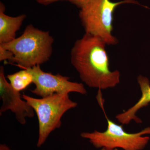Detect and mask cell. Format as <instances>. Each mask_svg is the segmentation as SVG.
<instances>
[{"mask_svg": "<svg viewBox=\"0 0 150 150\" xmlns=\"http://www.w3.org/2000/svg\"><path fill=\"white\" fill-rule=\"evenodd\" d=\"M106 45L99 38L86 33L71 50V64L81 80L99 90L115 87L120 82V72L110 69Z\"/></svg>", "mask_w": 150, "mask_h": 150, "instance_id": "1", "label": "cell"}, {"mask_svg": "<svg viewBox=\"0 0 150 150\" xmlns=\"http://www.w3.org/2000/svg\"><path fill=\"white\" fill-rule=\"evenodd\" d=\"M54 39L48 31L29 24L22 34L13 41L0 44L11 51L13 56L9 62L22 69L44 64L53 53Z\"/></svg>", "mask_w": 150, "mask_h": 150, "instance_id": "2", "label": "cell"}, {"mask_svg": "<svg viewBox=\"0 0 150 150\" xmlns=\"http://www.w3.org/2000/svg\"><path fill=\"white\" fill-rule=\"evenodd\" d=\"M22 97L32 108L37 116L38 148L45 143L53 131L61 127L63 115L78 105L76 102L70 99L69 94L55 93L39 98L25 94Z\"/></svg>", "mask_w": 150, "mask_h": 150, "instance_id": "3", "label": "cell"}, {"mask_svg": "<svg viewBox=\"0 0 150 150\" xmlns=\"http://www.w3.org/2000/svg\"><path fill=\"white\" fill-rule=\"evenodd\" d=\"M125 4H139L135 0L112 2L110 0H91L80 8L79 17L86 33L102 39L107 45H115L118 40L112 35L113 14L118 6Z\"/></svg>", "mask_w": 150, "mask_h": 150, "instance_id": "4", "label": "cell"}, {"mask_svg": "<svg viewBox=\"0 0 150 150\" xmlns=\"http://www.w3.org/2000/svg\"><path fill=\"white\" fill-rule=\"evenodd\" d=\"M104 112L107 121L106 130L103 132L95 130L91 132H82L80 135L81 138L88 140L96 149L143 150L146 147L150 138L145 135H150V127L137 133H128L123 126L110 120L104 111Z\"/></svg>", "mask_w": 150, "mask_h": 150, "instance_id": "5", "label": "cell"}, {"mask_svg": "<svg viewBox=\"0 0 150 150\" xmlns=\"http://www.w3.org/2000/svg\"><path fill=\"white\" fill-rule=\"evenodd\" d=\"M32 76L35 88L31 91L35 95L41 98L55 93L69 94L75 92L81 94H87L83 84L72 82L70 78L60 74H53L44 72L40 65L26 69Z\"/></svg>", "mask_w": 150, "mask_h": 150, "instance_id": "6", "label": "cell"}, {"mask_svg": "<svg viewBox=\"0 0 150 150\" xmlns=\"http://www.w3.org/2000/svg\"><path fill=\"white\" fill-rule=\"evenodd\" d=\"M0 97L2 101L0 108L1 115L11 110L21 125L25 124L27 118L34 117L35 112L32 108L22 98L19 92L14 89L7 80L3 66L0 67Z\"/></svg>", "mask_w": 150, "mask_h": 150, "instance_id": "7", "label": "cell"}, {"mask_svg": "<svg viewBox=\"0 0 150 150\" xmlns=\"http://www.w3.org/2000/svg\"><path fill=\"white\" fill-rule=\"evenodd\" d=\"M137 81L139 86L142 96L138 102L128 110L115 116L118 122L122 125H127L131 121L137 123H142V121L136 114L140 109L146 107L150 103V82L146 77L139 75L137 78Z\"/></svg>", "mask_w": 150, "mask_h": 150, "instance_id": "8", "label": "cell"}, {"mask_svg": "<svg viewBox=\"0 0 150 150\" xmlns=\"http://www.w3.org/2000/svg\"><path fill=\"white\" fill-rule=\"evenodd\" d=\"M5 6L0 3V44L11 42L16 38V32L20 29L26 15L12 17L7 15Z\"/></svg>", "mask_w": 150, "mask_h": 150, "instance_id": "9", "label": "cell"}, {"mask_svg": "<svg viewBox=\"0 0 150 150\" xmlns=\"http://www.w3.org/2000/svg\"><path fill=\"white\" fill-rule=\"evenodd\" d=\"M7 79L14 89L19 92L26 89L33 83L32 75L26 69H23L13 74H8Z\"/></svg>", "mask_w": 150, "mask_h": 150, "instance_id": "10", "label": "cell"}, {"mask_svg": "<svg viewBox=\"0 0 150 150\" xmlns=\"http://www.w3.org/2000/svg\"><path fill=\"white\" fill-rule=\"evenodd\" d=\"M38 4L43 5L47 6L51 4L54 2L59 1H68L70 3L75 5L79 8H81L85 6L91 0H35Z\"/></svg>", "mask_w": 150, "mask_h": 150, "instance_id": "11", "label": "cell"}, {"mask_svg": "<svg viewBox=\"0 0 150 150\" xmlns=\"http://www.w3.org/2000/svg\"><path fill=\"white\" fill-rule=\"evenodd\" d=\"M13 55L11 51L6 49L0 44V61H5L8 60L10 61L13 57Z\"/></svg>", "mask_w": 150, "mask_h": 150, "instance_id": "12", "label": "cell"}, {"mask_svg": "<svg viewBox=\"0 0 150 150\" xmlns=\"http://www.w3.org/2000/svg\"><path fill=\"white\" fill-rule=\"evenodd\" d=\"M0 150H11L7 145L5 144H1L0 145Z\"/></svg>", "mask_w": 150, "mask_h": 150, "instance_id": "13", "label": "cell"}, {"mask_svg": "<svg viewBox=\"0 0 150 150\" xmlns=\"http://www.w3.org/2000/svg\"><path fill=\"white\" fill-rule=\"evenodd\" d=\"M99 150H119L118 149H100Z\"/></svg>", "mask_w": 150, "mask_h": 150, "instance_id": "14", "label": "cell"}]
</instances>
